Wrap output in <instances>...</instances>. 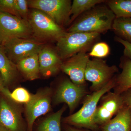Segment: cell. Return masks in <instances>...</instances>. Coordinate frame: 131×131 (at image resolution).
<instances>
[{
    "mask_svg": "<svg viewBox=\"0 0 131 131\" xmlns=\"http://www.w3.org/2000/svg\"><path fill=\"white\" fill-rule=\"evenodd\" d=\"M62 128L64 131H94L89 130V129L78 128V127L71 126L69 125L63 124Z\"/></svg>",
    "mask_w": 131,
    "mask_h": 131,
    "instance_id": "cell-29",
    "label": "cell"
},
{
    "mask_svg": "<svg viewBox=\"0 0 131 131\" xmlns=\"http://www.w3.org/2000/svg\"><path fill=\"white\" fill-rule=\"evenodd\" d=\"M40 74L49 77L61 70L63 62L57 52L49 46H44L38 53Z\"/></svg>",
    "mask_w": 131,
    "mask_h": 131,
    "instance_id": "cell-14",
    "label": "cell"
},
{
    "mask_svg": "<svg viewBox=\"0 0 131 131\" xmlns=\"http://www.w3.org/2000/svg\"><path fill=\"white\" fill-rule=\"evenodd\" d=\"M101 131H131V111L125 105L113 118L100 127Z\"/></svg>",
    "mask_w": 131,
    "mask_h": 131,
    "instance_id": "cell-15",
    "label": "cell"
},
{
    "mask_svg": "<svg viewBox=\"0 0 131 131\" xmlns=\"http://www.w3.org/2000/svg\"><path fill=\"white\" fill-rule=\"evenodd\" d=\"M28 21L33 35L38 38L57 41L66 33L49 15L38 9H32Z\"/></svg>",
    "mask_w": 131,
    "mask_h": 131,
    "instance_id": "cell-4",
    "label": "cell"
},
{
    "mask_svg": "<svg viewBox=\"0 0 131 131\" xmlns=\"http://www.w3.org/2000/svg\"><path fill=\"white\" fill-rule=\"evenodd\" d=\"M28 3V6L44 12L61 27L70 24L72 4L70 0H30Z\"/></svg>",
    "mask_w": 131,
    "mask_h": 131,
    "instance_id": "cell-10",
    "label": "cell"
},
{
    "mask_svg": "<svg viewBox=\"0 0 131 131\" xmlns=\"http://www.w3.org/2000/svg\"><path fill=\"white\" fill-rule=\"evenodd\" d=\"M118 71L115 65L109 66L100 59H89L85 71V80L92 83L90 88L93 92L99 91L105 86Z\"/></svg>",
    "mask_w": 131,
    "mask_h": 131,
    "instance_id": "cell-6",
    "label": "cell"
},
{
    "mask_svg": "<svg viewBox=\"0 0 131 131\" xmlns=\"http://www.w3.org/2000/svg\"><path fill=\"white\" fill-rule=\"evenodd\" d=\"M120 67L121 73L115 75L114 93L121 94L127 90L131 89V60L124 56L121 58Z\"/></svg>",
    "mask_w": 131,
    "mask_h": 131,
    "instance_id": "cell-17",
    "label": "cell"
},
{
    "mask_svg": "<svg viewBox=\"0 0 131 131\" xmlns=\"http://www.w3.org/2000/svg\"><path fill=\"white\" fill-rule=\"evenodd\" d=\"M124 104L131 111V89L125 91L121 94Z\"/></svg>",
    "mask_w": 131,
    "mask_h": 131,
    "instance_id": "cell-28",
    "label": "cell"
},
{
    "mask_svg": "<svg viewBox=\"0 0 131 131\" xmlns=\"http://www.w3.org/2000/svg\"><path fill=\"white\" fill-rule=\"evenodd\" d=\"M18 71L16 64L8 58L3 46L0 44V73L5 87L15 81Z\"/></svg>",
    "mask_w": 131,
    "mask_h": 131,
    "instance_id": "cell-18",
    "label": "cell"
},
{
    "mask_svg": "<svg viewBox=\"0 0 131 131\" xmlns=\"http://www.w3.org/2000/svg\"><path fill=\"white\" fill-rule=\"evenodd\" d=\"M112 29L118 37L131 44V18H115Z\"/></svg>",
    "mask_w": 131,
    "mask_h": 131,
    "instance_id": "cell-21",
    "label": "cell"
},
{
    "mask_svg": "<svg viewBox=\"0 0 131 131\" xmlns=\"http://www.w3.org/2000/svg\"><path fill=\"white\" fill-rule=\"evenodd\" d=\"M16 3L19 16L21 19L28 21L29 14L28 1L16 0Z\"/></svg>",
    "mask_w": 131,
    "mask_h": 131,
    "instance_id": "cell-26",
    "label": "cell"
},
{
    "mask_svg": "<svg viewBox=\"0 0 131 131\" xmlns=\"http://www.w3.org/2000/svg\"><path fill=\"white\" fill-rule=\"evenodd\" d=\"M3 95L16 103L26 105L30 101L32 94L22 87L16 88L11 92L6 87H4L1 91Z\"/></svg>",
    "mask_w": 131,
    "mask_h": 131,
    "instance_id": "cell-23",
    "label": "cell"
},
{
    "mask_svg": "<svg viewBox=\"0 0 131 131\" xmlns=\"http://www.w3.org/2000/svg\"><path fill=\"white\" fill-rule=\"evenodd\" d=\"M32 35L28 21L9 14L0 13V44L13 38H30Z\"/></svg>",
    "mask_w": 131,
    "mask_h": 131,
    "instance_id": "cell-8",
    "label": "cell"
},
{
    "mask_svg": "<svg viewBox=\"0 0 131 131\" xmlns=\"http://www.w3.org/2000/svg\"><path fill=\"white\" fill-rule=\"evenodd\" d=\"M98 5L82 14L67 32L101 34L112 29L115 15L109 8Z\"/></svg>",
    "mask_w": 131,
    "mask_h": 131,
    "instance_id": "cell-2",
    "label": "cell"
},
{
    "mask_svg": "<svg viewBox=\"0 0 131 131\" xmlns=\"http://www.w3.org/2000/svg\"><path fill=\"white\" fill-rule=\"evenodd\" d=\"M5 87L2 76L0 73V92H1L2 90Z\"/></svg>",
    "mask_w": 131,
    "mask_h": 131,
    "instance_id": "cell-30",
    "label": "cell"
},
{
    "mask_svg": "<svg viewBox=\"0 0 131 131\" xmlns=\"http://www.w3.org/2000/svg\"><path fill=\"white\" fill-rule=\"evenodd\" d=\"M115 75L106 85L99 91L93 92L84 97L83 106L78 112L64 118L63 124L80 128L94 131H100L94 122V117L98 102L102 96L113 89L115 85Z\"/></svg>",
    "mask_w": 131,
    "mask_h": 131,
    "instance_id": "cell-1",
    "label": "cell"
},
{
    "mask_svg": "<svg viewBox=\"0 0 131 131\" xmlns=\"http://www.w3.org/2000/svg\"><path fill=\"white\" fill-rule=\"evenodd\" d=\"M88 93L86 85H77L67 78L62 81L54 92L53 91L52 102L54 105L63 103L67 104L71 114Z\"/></svg>",
    "mask_w": 131,
    "mask_h": 131,
    "instance_id": "cell-7",
    "label": "cell"
},
{
    "mask_svg": "<svg viewBox=\"0 0 131 131\" xmlns=\"http://www.w3.org/2000/svg\"><path fill=\"white\" fill-rule=\"evenodd\" d=\"M2 45L8 58L15 64L23 59L38 54L44 46L32 39L19 38L11 39Z\"/></svg>",
    "mask_w": 131,
    "mask_h": 131,
    "instance_id": "cell-11",
    "label": "cell"
},
{
    "mask_svg": "<svg viewBox=\"0 0 131 131\" xmlns=\"http://www.w3.org/2000/svg\"><path fill=\"white\" fill-rule=\"evenodd\" d=\"M107 2L116 18H131V0H111Z\"/></svg>",
    "mask_w": 131,
    "mask_h": 131,
    "instance_id": "cell-22",
    "label": "cell"
},
{
    "mask_svg": "<svg viewBox=\"0 0 131 131\" xmlns=\"http://www.w3.org/2000/svg\"><path fill=\"white\" fill-rule=\"evenodd\" d=\"M94 117V124L99 127L109 121L125 106L121 94L108 91L100 100Z\"/></svg>",
    "mask_w": 131,
    "mask_h": 131,
    "instance_id": "cell-12",
    "label": "cell"
},
{
    "mask_svg": "<svg viewBox=\"0 0 131 131\" xmlns=\"http://www.w3.org/2000/svg\"><path fill=\"white\" fill-rule=\"evenodd\" d=\"M100 34L97 32H66L57 41L58 54L63 60L86 51Z\"/></svg>",
    "mask_w": 131,
    "mask_h": 131,
    "instance_id": "cell-3",
    "label": "cell"
},
{
    "mask_svg": "<svg viewBox=\"0 0 131 131\" xmlns=\"http://www.w3.org/2000/svg\"><path fill=\"white\" fill-rule=\"evenodd\" d=\"M16 65L18 71L27 80L33 81L39 78L40 73L38 54L21 59Z\"/></svg>",
    "mask_w": 131,
    "mask_h": 131,
    "instance_id": "cell-16",
    "label": "cell"
},
{
    "mask_svg": "<svg viewBox=\"0 0 131 131\" xmlns=\"http://www.w3.org/2000/svg\"><path fill=\"white\" fill-rule=\"evenodd\" d=\"M64 105L60 110L52 113L39 121L33 131H62L61 122L62 116L67 109Z\"/></svg>",
    "mask_w": 131,
    "mask_h": 131,
    "instance_id": "cell-19",
    "label": "cell"
},
{
    "mask_svg": "<svg viewBox=\"0 0 131 131\" xmlns=\"http://www.w3.org/2000/svg\"><path fill=\"white\" fill-rule=\"evenodd\" d=\"M115 39L124 46V56L131 60V44L118 37H116Z\"/></svg>",
    "mask_w": 131,
    "mask_h": 131,
    "instance_id": "cell-27",
    "label": "cell"
},
{
    "mask_svg": "<svg viewBox=\"0 0 131 131\" xmlns=\"http://www.w3.org/2000/svg\"><path fill=\"white\" fill-rule=\"evenodd\" d=\"M0 131H9L3 125L0 123Z\"/></svg>",
    "mask_w": 131,
    "mask_h": 131,
    "instance_id": "cell-31",
    "label": "cell"
},
{
    "mask_svg": "<svg viewBox=\"0 0 131 131\" xmlns=\"http://www.w3.org/2000/svg\"><path fill=\"white\" fill-rule=\"evenodd\" d=\"M53 90L49 88L39 89L33 94L30 101L25 105V120L28 131H33L34 122L39 117L51 110Z\"/></svg>",
    "mask_w": 131,
    "mask_h": 131,
    "instance_id": "cell-5",
    "label": "cell"
},
{
    "mask_svg": "<svg viewBox=\"0 0 131 131\" xmlns=\"http://www.w3.org/2000/svg\"><path fill=\"white\" fill-rule=\"evenodd\" d=\"M0 13L9 14L20 18L17 11L16 0H0Z\"/></svg>",
    "mask_w": 131,
    "mask_h": 131,
    "instance_id": "cell-25",
    "label": "cell"
},
{
    "mask_svg": "<svg viewBox=\"0 0 131 131\" xmlns=\"http://www.w3.org/2000/svg\"><path fill=\"white\" fill-rule=\"evenodd\" d=\"M110 52V47L106 43L98 42L93 46L89 55L97 58H103L107 56Z\"/></svg>",
    "mask_w": 131,
    "mask_h": 131,
    "instance_id": "cell-24",
    "label": "cell"
},
{
    "mask_svg": "<svg viewBox=\"0 0 131 131\" xmlns=\"http://www.w3.org/2000/svg\"><path fill=\"white\" fill-rule=\"evenodd\" d=\"M21 105L4 95L0 97V123L9 131H28Z\"/></svg>",
    "mask_w": 131,
    "mask_h": 131,
    "instance_id": "cell-9",
    "label": "cell"
},
{
    "mask_svg": "<svg viewBox=\"0 0 131 131\" xmlns=\"http://www.w3.org/2000/svg\"><path fill=\"white\" fill-rule=\"evenodd\" d=\"M105 1L104 0H74L71 4L70 13V23L92 8Z\"/></svg>",
    "mask_w": 131,
    "mask_h": 131,
    "instance_id": "cell-20",
    "label": "cell"
},
{
    "mask_svg": "<svg viewBox=\"0 0 131 131\" xmlns=\"http://www.w3.org/2000/svg\"><path fill=\"white\" fill-rule=\"evenodd\" d=\"M89 59L86 51L81 52L63 62L61 70L68 75L74 84L85 85V71Z\"/></svg>",
    "mask_w": 131,
    "mask_h": 131,
    "instance_id": "cell-13",
    "label": "cell"
}]
</instances>
